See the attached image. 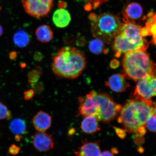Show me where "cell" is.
Here are the masks:
<instances>
[{
    "mask_svg": "<svg viewBox=\"0 0 156 156\" xmlns=\"http://www.w3.org/2000/svg\"><path fill=\"white\" fill-rule=\"evenodd\" d=\"M51 68L58 78L76 79L87 66L85 55L78 49L70 46L62 48L52 56Z\"/></svg>",
    "mask_w": 156,
    "mask_h": 156,
    "instance_id": "1",
    "label": "cell"
},
{
    "mask_svg": "<svg viewBox=\"0 0 156 156\" xmlns=\"http://www.w3.org/2000/svg\"><path fill=\"white\" fill-rule=\"evenodd\" d=\"M123 20L119 32L113 41V48L116 56L134 51L145 50L149 44L142 34V27L123 14Z\"/></svg>",
    "mask_w": 156,
    "mask_h": 156,
    "instance_id": "2",
    "label": "cell"
},
{
    "mask_svg": "<svg viewBox=\"0 0 156 156\" xmlns=\"http://www.w3.org/2000/svg\"><path fill=\"white\" fill-rule=\"evenodd\" d=\"M119 122L130 133H138V130L145 126L148 118L153 114V107L140 100L130 99L122 108Z\"/></svg>",
    "mask_w": 156,
    "mask_h": 156,
    "instance_id": "3",
    "label": "cell"
},
{
    "mask_svg": "<svg viewBox=\"0 0 156 156\" xmlns=\"http://www.w3.org/2000/svg\"><path fill=\"white\" fill-rule=\"evenodd\" d=\"M122 65L127 76L135 81L156 75L155 64L145 50L134 51L125 54Z\"/></svg>",
    "mask_w": 156,
    "mask_h": 156,
    "instance_id": "4",
    "label": "cell"
},
{
    "mask_svg": "<svg viewBox=\"0 0 156 156\" xmlns=\"http://www.w3.org/2000/svg\"><path fill=\"white\" fill-rule=\"evenodd\" d=\"M89 18L93 36L107 44L113 42L123 23L119 17L109 13H91Z\"/></svg>",
    "mask_w": 156,
    "mask_h": 156,
    "instance_id": "5",
    "label": "cell"
},
{
    "mask_svg": "<svg viewBox=\"0 0 156 156\" xmlns=\"http://www.w3.org/2000/svg\"><path fill=\"white\" fill-rule=\"evenodd\" d=\"M90 92L98 107L99 121L110 122L114 119L121 110V106L115 103L106 94L94 91Z\"/></svg>",
    "mask_w": 156,
    "mask_h": 156,
    "instance_id": "6",
    "label": "cell"
},
{
    "mask_svg": "<svg viewBox=\"0 0 156 156\" xmlns=\"http://www.w3.org/2000/svg\"><path fill=\"white\" fill-rule=\"evenodd\" d=\"M134 95L136 99L152 106V97L156 96V75L138 81Z\"/></svg>",
    "mask_w": 156,
    "mask_h": 156,
    "instance_id": "7",
    "label": "cell"
},
{
    "mask_svg": "<svg viewBox=\"0 0 156 156\" xmlns=\"http://www.w3.org/2000/svg\"><path fill=\"white\" fill-rule=\"evenodd\" d=\"M22 2L27 13L35 18L40 19L49 13L53 0H22Z\"/></svg>",
    "mask_w": 156,
    "mask_h": 156,
    "instance_id": "8",
    "label": "cell"
},
{
    "mask_svg": "<svg viewBox=\"0 0 156 156\" xmlns=\"http://www.w3.org/2000/svg\"><path fill=\"white\" fill-rule=\"evenodd\" d=\"M79 115L83 117L94 115L98 119V107L91 92L85 97L79 98Z\"/></svg>",
    "mask_w": 156,
    "mask_h": 156,
    "instance_id": "9",
    "label": "cell"
},
{
    "mask_svg": "<svg viewBox=\"0 0 156 156\" xmlns=\"http://www.w3.org/2000/svg\"><path fill=\"white\" fill-rule=\"evenodd\" d=\"M33 143L35 149L40 152L48 151L54 147L52 136L44 132H38L35 134Z\"/></svg>",
    "mask_w": 156,
    "mask_h": 156,
    "instance_id": "10",
    "label": "cell"
},
{
    "mask_svg": "<svg viewBox=\"0 0 156 156\" xmlns=\"http://www.w3.org/2000/svg\"><path fill=\"white\" fill-rule=\"evenodd\" d=\"M105 85L113 91L121 93L125 91L130 87L124 75L115 74L109 78Z\"/></svg>",
    "mask_w": 156,
    "mask_h": 156,
    "instance_id": "11",
    "label": "cell"
},
{
    "mask_svg": "<svg viewBox=\"0 0 156 156\" xmlns=\"http://www.w3.org/2000/svg\"><path fill=\"white\" fill-rule=\"evenodd\" d=\"M51 116L45 112L40 111L33 119V124L38 132H44L51 126Z\"/></svg>",
    "mask_w": 156,
    "mask_h": 156,
    "instance_id": "12",
    "label": "cell"
},
{
    "mask_svg": "<svg viewBox=\"0 0 156 156\" xmlns=\"http://www.w3.org/2000/svg\"><path fill=\"white\" fill-rule=\"evenodd\" d=\"M147 17L145 27L142 28V34L144 37L152 36L151 42L156 45V13H149Z\"/></svg>",
    "mask_w": 156,
    "mask_h": 156,
    "instance_id": "13",
    "label": "cell"
},
{
    "mask_svg": "<svg viewBox=\"0 0 156 156\" xmlns=\"http://www.w3.org/2000/svg\"><path fill=\"white\" fill-rule=\"evenodd\" d=\"M71 20V15L69 12L64 9L56 10L52 16V21L56 27L64 28L69 24Z\"/></svg>",
    "mask_w": 156,
    "mask_h": 156,
    "instance_id": "14",
    "label": "cell"
},
{
    "mask_svg": "<svg viewBox=\"0 0 156 156\" xmlns=\"http://www.w3.org/2000/svg\"><path fill=\"white\" fill-rule=\"evenodd\" d=\"M101 151L97 142H85L75 152L76 156H100Z\"/></svg>",
    "mask_w": 156,
    "mask_h": 156,
    "instance_id": "15",
    "label": "cell"
},
{
    "mask_svg": "<svg viewBox=\"0 0 156 156\" xmlns=\"http://www.w3.org/2000/svg\"><path fill=\"white\" fill-rule=\"evenodd\" d=\"M98 118L94 115L84 117L81 122V128L83 131L87 134L95 133L100 130Z\"/></svg>",
    "mask_w": 156,
    "mask_h": 156,
    "instance_id": "16",
    "label": "cell"
},
{
    "mask_svg": "<svg viewBox=\"0 0 156 156\" xmlns=\"http://www.w3.org/2000/svg\"><path fill=\"white\" fill-rule=\"evenodd\" d=\"M36 35L39 41L43 43H46L51 40L54 34L49 26L47 25H43L37 28Z\"/></svg>",
    "mask_w": 156,
    "mask_h": 156,
    "instance_id": "17",
    "label": "cell"
},
{
    "mask_svg": "<svg viewBox=\"0 0 156 156\" xmlns=\"http://www.w3.org/2000/svg\"><path fill=\"white\" fill-rule=\"evenodd\" d=\"M130 20H137L141 18L143 14L141 6L136 3H132L126 7V13L124 14Z\"/></svg>",
    "mask_w": 156,
    "mask_h": 156,
    "instance_id": "18",
    "label": "cell"
},
{
    "mask_svg": "<svg viewBox=\"0 0 156 156\" xmlns=\"http://www.w3.org/2000/svg\"><path fill=\"white\" fill-rule=\"evenodd\" d=\"M13 40L15 44L20 48H23L28 45L30 41L29 34L24 30L17 31L13 36Z\"/></svg>",
    "mask_w": 156,
    "mask_h": 156,
    "instance_id": "19",
    "label": "cell"
},
{
    "mask_svg": "<svg viewBox=\"0 0 156 156\" xmlns=\"http://www.w3.org/2000/svg\"><path fill=\"white\" fill-rule=\"evenodd\" d=\"M9 128L13 134L17 136L21 135L26 132V122L22 119H15L12 121Z\"/></svg>",
    "mask_w": 156,
    "mask_h": 156,
    "instance_id": "20",
    "label": "cell"
},
{
    "mask_svg": "<svg viewBox=\"0 0 156 156\" xmlns=\"http://www.w3.org/2000/svg\"><path fill=\"white\" fill-rule=\"evenodd\" d=\"M89 50L93 53L100 54L104 51L105 45L102 41L96 38L90 42L89 45Z\"/></svg>",
    "mask_w": 156,
    "mask_h": 156,
    "instance_id": "21",
    "label": "cell"
},
{
    "mask_svg": "<svg viewBox=\"0 0 156 156\" xmlns=\"http://www.w3.org/2000/svg\"><path fill=\"white\" fill-rule=\"evenodd\" d=\"M108 0H84L86 3L85 9L87 11L92 9H96L103 3L106 2Z\"/></svg>",
    "mask_w": 156,
    "mask_h": 156,
    "instance_id": "22",
    "label": "cell"
},
{
    "mask_svg": "<svg viewBox=\"0 0 156 156\" xmlns=\"http://www.w3.org/2000/svg\"><path fill=\"white\" fill-rule=\"evenodd\" d=\"M145 126L150 131L156 132V115L154 114H151L147 119Z\"/></svg>",
    "mask_w": 156,
    "mask_h": 156,
    "instance_id": "23",
    "label": "cell"
},
{
    "mask_svg": "<svg viewBox=\"0 0 156 156\" xmlns=\"http://www.w3.org/2000/svg\"><path fill=\"white\" fill-rule=\"evenodd\" d=\"M11 113L8 109L7 107L2 103L0 102V120L11 118Z\"/></svg>",
    "mask_w": 156,
    "mask_h": 156,
    "instance_id": "24",
    "label": "cell"
},
{
    "mask_svg": "<svg viewBox=\"0 0 156 156\" xmlns=\"http://www.w3.org/2000/svg\"><path fill=\"white\" fill-rule=\"evenodd\" d=\"M40 78V75L36 71H33L29 73V81L30 83L34 84Z\"/></svg>",
    "mask_w": 156,
    "mask_h": 156,
    "instance_id": "25",
    "label": "cell"
},
{
    "mask_svg": "<svg viewBox=\"0 0 156 156\" xmlns=\"http://www.w3.org/2000/svg\"><path fill=\"white\" fill-rule=\"evenodd\" d=\"M20 148L19 146L14 145H12L9 149V153L13 155H16L19 153Z\"/></svg>",
    "mask_w": 156,
    "mask_h": 156,
    "instance_id": "26",
    "label": "cell"
},
{
    "mask_svg": "<svg viewBox=\"0 0 156 156\" xmlns=\"http://www.w3.org/2000/svg\"><path fill=\"white\" fill-rule=\"evenodd\" d=\"M24 94L25 100L29 101L32 99L34 96V91L33 89H30L25 91Z\"/></svg>",
    "mask_w": 156,
    "mask_h": 156,
    "instance_id": "27",
    "label": "cell"
},
{
    "mask_svg": "<svg viewBox=\"0 0 156 156\" xmlns=\"http://www.w3.org/2000/svg\"><path fill=\"white\" fill-rule=\"evenodd\" d=\"M114 129L117 135L119 137L122 138V139H124L125 138L126 136L125 130L116 127H114Z\"/></svg>",
    "mask_w": 156,
    "mask_h": 156,
    "instance_id": "28",
    "label": "cell"
},
{
    "mask_svg": "<svg viewBox=\"0 0 156 156\" xmlns=\"http://www.w3.org/2000/svg\"><path fill=\"white\" fill-rule=\"evenodd\" d=\"M100 156H114L113 154L109 151H105L101 154Z\"/></svg>",
    "mask_w": 156,
    "mask_h": 156,
    "instance_id": "29",
    "label": "cell"
},
{
    "mask_svg": "<svg viewBox=\"0 0 156 156\" xmlns=\"http://www.w3.org/2000/svg\"><path fill=\"white\" fill-rule=\"evenodd\" d=\"M17 53L16 52H11L9 54V57L10 58L11 60L14 59L16 58Z\"/></svg>",
    "mask_w": 156,
    "mask_h": 156,
    "instance_id": "30",
    "label": "cell"
},
{
    "mask_svg": "<svg viewBox=\"0 0 156 156\" xmlns=\"http://www.w3.org/2000/svg\"><path fill=\"white\" fill-rule=\"evenodd\" d=\"M153 113L156 115V100L154 104L153 105Z\"/></svg>",
    "mask_w": 156,
    "mask_h": 156,
    "instance_id": "31",
    "label": "cell"
},
{
    "mask_svg": "<svg viewBox=\"0 0 156 156\" xmlns=\"http://www.w3.org/2000/svg\"><path fill=\"white\" fill-rule=\"evenodd\" d=\"M3 33V29L1 25H0V37L2 35Z\"/></svg>",
    "mask_w": 156,
    "mask_h": 156,
    "instance_id": "32",
    "label": "cell"
},
{
    "mask_svg": "<svg viewBox=\"0 0 156 156\" xmlns=\"http://www.w3.org/2000/svg\"><path fill=\"white\" fill-rule=\"evenodd\" d=\"M2 9V7H1L0 6V11Z\"/></svg>",
    "mask_w": 156,
    "mask_h": 156,
    "instance_id": "33",
    "label": "cell"
}]
</instances>
